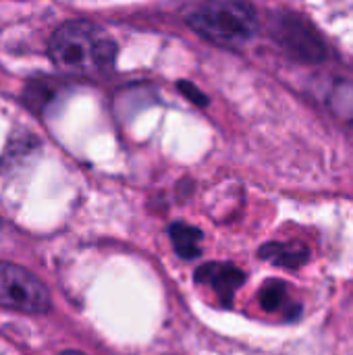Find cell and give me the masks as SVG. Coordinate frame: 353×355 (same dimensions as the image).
<instances>
[{
	"instance_id": "52a82bcc",
	"label": "cell",
	"mask_w": 353,
	"mask_h": 355,
	"mask_svg": "<svg viewBox=\"0 0 353 355\" xmlns=\"http://www.w3.org/2000/svg\"><path fill=\"white\" fill-rule=\"evenodd\" d=\"M260 300H262V306L270 312H298L295 304L291 302V295H289V289L283 285V283H268L262 293H260Z\"/></svg>"
},
{
	"instance_id": "7a4b0ae2",
	"label": "cell",
	"mask_w": 353,
	"mask_h": 355,
	"mask_svg": "<svg viewBox=\"0 0 353 355\" xmlns=\"http://www.w3.org/2000/svg\"><path fill=\"white\" fill-rule=\"evenodd\" d=\"M187 23L204 40L237 48L256 33L258 15L248 0H202L189 12Z\"/></svg>"
},
{
	"instance_id": "ba28073f",
	"label": "cell",
	"mask_w": 353,
	"mask_h": 355,
	"mask_svg": "<svg viewBox=\"0 0 353 355\" xmlns=\"http://www.w3.org/2000/svg\"><path fill=\"white\" fill-rule=\"evenodd\" d=\"M262 256L275 264H281V266H298L304 256H306V250L304 248H298V245H281V243H273V245H266L262 250Z\"/></svg>"
},
{
	"instance_id": "6da1fadb",
	"label": "cell",
	"mask_w": 353,
	"mask_h": 355,
	"mask_svg": "<svg viewBox=\"0 0 353 355\" xmlns=\"http://www.w3.org/2000/svg\"><path fill=\"white\" fill-rule=\"evenodd\" d=\"M48 54L67 73L98 75L112 67L117 46L102 27L89 21H69L52 33Z\"/></svg>"
},
{
	"instance_id": "3957f363",
	"label": "cell",
	"mask_w": 353,
	"mask_h": 355,
	"mask_svg": "<svg viewBox=\"0 0 353 355\" xmlns=\"http://www.w3.org/2000/svg\"><path fill=\"white\" fill-rule=\"evenodd\" d=\"M48 306V289L29 270L10 262H0V308L23 314H42Z\"/></svg>"
},
{
	"instance_id": "30bf717a",
	"label": "cell",
	"mask_w": 353,
	"mask_h": 355,
	"mask_svg": "<svg viewBox=\"0 0 353 355\" xmlns=\"http://www.w3.org/2000/svg\"><path fill=\"white\" fill-rule=\"evenodd\" d=\"M60 355H83V354H79V352H64V354H60Z\"/></svg>"
},
{
	"instance_id": "9c48e42d",
	"label": "cell",
	"mask_w": 353,
	"mask_h": 355,
	"mask_svg": "<svg viewBox=\"0 0 353 355\" xmlns=\"http://www.w3.org/2000/svg\"><path fill=\"white\" fill-rule=\"evenodd\" d=\"M0 355H15V352H12L10 347H6V345L0 341Z\"/></svg>"
},
{
	"instance_id": "8992f818",
	"label": "cell",
	"mask_w": 353,
	"mask_h": 355,
	"mask_svg": "<svg viewBox=\"0 0 353 355\" xmlns=\"http://www.w3.org/2000/svg\"><path fill=\"white\" fill-rule=\"evenodd\" d=\"M171 237L175 243V250L179 252V256L183 258H196L200 256V241H202V233L189 225L177 223L171 227Z\"/></svg>"
},
{
	"instance_id": "5b68a950",
	"label": "cell",
	"mask_w": 353,
	"mask_h": 355,
	"mask_svg": "<svg viewBox=\"0 0 353 355\" xmlns=\"http://www.w3.org/2000/svg\"><path fill=\"white\" fill-rule=\"evenodd\" d=\"M196 279L200 283H206L208 287H212L218 293V297L223 300V304L229 306L235 289L243 283L246 277L239 268H235L231 264H208L198 270Z\"/></svg>"
},
{
	"instance_id": "277c9868",
	"label": "cell",
	"mask_w": 353,
	"mask_h": 355,
	"mask_svg": "<svg viewBox=\"0 0 353 355\" xmlns=\"http://www.w3.org/2000/svg\"><path fill=\"white\" fill-rule=\"evenodd\" d=\"M273 35L289 54L300 60L316 62L325 56V46L316 31L298 17H277Z\"/></svg>"
}]
</instances>
